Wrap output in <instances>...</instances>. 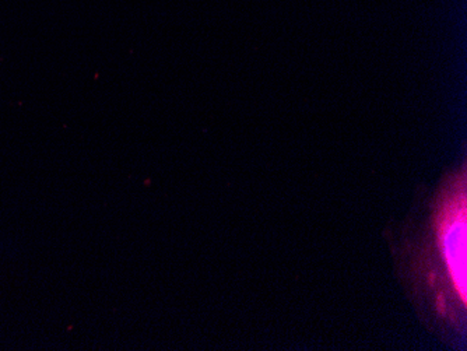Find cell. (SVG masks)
Returning a JSON list of instances; mask_svg holds the SVG:
<instances>
[{
  "label": "cell",
  "mask_w": 467,
  "mask_h": 351,
  "mask_svg": "<svg viewBox=\"0 0 467 351\" xmlns=\"http://www.w3.org/2000/svg\"><path fill=\"white\" fill-rule=\"evenodd\" d=\"M440 222L441 248L447 261L451 279L466 301V206L464 196L461 201H450Z\"/></svg>",
  "instance_id": "obj_1"
}]
</instances>
